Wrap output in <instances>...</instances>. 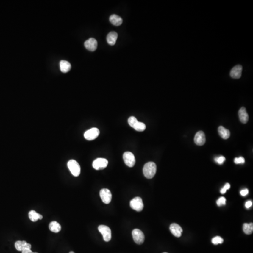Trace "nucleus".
Masks as SVG:
<instances>
[{
    "instance_id": "nucleus-10",
    "label": "nucleus",
    "mask_w": 253,
    "mask_h": 253,
    "mask_svg": "<svg viewBox=\"0 0 253 253\" xmlns=\"http://www.w3.org/2000/svg\"><path fill=\"white\" fill-rule=\"evenodd\" d=\"M99 195L104 204H108L111 201L112 195L109 189L107 188L101 189L99 192Z\"/></svg>"
},
{
    "instance_id": "nucleus-24",
    "label": "nucleus",
    "mask_w": 253,
    "mask_h": 253,
    "mask_svg": "<svg viewBox=\"0 0 253 253\" xmlns=\"http://www.w3.org/2000/svg\"><path fill=\"white\" fill-rule=\"evenodd\" d=\"M211 242L214 245H218V244H222L224 242V240L221 237L216 236L213 238Z\"/></svg>"
},
{
    "instance_id": "nucleus-27",
    "label": "nucleus",
    "mask_w": 253,
    "mask_h": 253,
    "mask_svg": "<svg viewBox=\"0 0 253 253\" xmlns=\"http://www.w3.org/2000/svg\"><path fill=\"white\" fill-rule=\"evenodd\" d=\"M234 162L236 164H243L245 163V159L242 157H236L234 160Z\"/></svg>"
},
{
    "instance_id": "nucleus-1",
    "label": "nucleus",
    "mask_w": 253,
    "mask_h": 253,
    "mask_svg": "<svg viewBox=\"0 0 253 253\" xmlns=\"http://www.w3.org/2000/svg\"><path fill=\"white\" fill-rule=\"evenodd\" d=\"M156 171V165L154 162H148L146 163L143 166V174L147 179L152 178L155 175Z\"/></svg>"
},
{
    "instance_id": "nucleus-8",
    "label": "nucleus",
    "mask_w": 253,
    "mask_h": 253,
    "mask_svg": "<svg viewBox=\"0 0 253 253\" xmlns=\"http://www.w3.org/2000/svg\"><path fill=\"white\" fill-rule=\"evenodd\" d=\"M107 160L104 158H98L94 161L93 163V166L95 169L97 170L105 169L108 165Z\"/></svg>"
},
{
    "instance_id": "nucleus-19",
    "label": "nucleus",
    "mask_w": 253,
    "mask_h": 253,
    "mask_svg": "<svg viewBox=\"0 0 253 253\" xmlns=\"http://www.w3.org/2000/svg\"><path fill=\"white\" fill-rule=\"evenodd\" d=\"M218 133L220 137L224 139L229 138L230 136V132L227 129L224 128V127L219 126L218 129Z\"/></svg>"
},
{
    "instance_id": "nucleus-7",
    "label": "nucleus",
    "mask_w": 253,
    "mask_h": 253,
    "mask_svg": "<svg viewBox=\"0 0 253 253\" xmlns=\"http://www.w3.org/2000/svg\"><path fill=\"white\" fill-rule=\"evenodd\" d=\"M123 159L127 166L130 167L134 166L135 163V157L131 152H124L123 154Z\"/></svg>"
},
{
    "instance_id": "nucleus-17",
    "label": "nucleus",
    "mask_w": 253,
    "mask_h": 253,
    "mask_svg": "<svg viewBox=\"0 0 253 253\" xmlns=\"http://www.w3.org/2000/svg\"><path fill=\"white\" fill-rule=\"evenodd\" d=\"M118 38V34L115 32H109L107 36V42L110 45L113 46L115 45Z\"/></svg>"
},
{
    "instance_id": "nucleus-32",
    "label": "nucleus",
    "mask_w": 253,
    "mask_h": 253,
    "mask_svg": "<svg viewBox=\"0 0 253 253\" xmlns=\"http://www.w3.org/2000/svg\"><path fill=\"white\" fill-rule=\"evenodd\" d=\"M226 192H227V190L226 189H224V188H223L222 189H221V190H220V193H221L222 194H224L226 193Z\"/></svg>"
},
{
    "instance_id": "nucleus-34",
    "label": "nucleus",
    "mask_w": 253,
    "mask_h": 253,
    "mask_svg": "<svg viewBox=\"0 0 253 253\" xmlns=\"http://www.w3.org/2000/svg\"></svg>"
},
{
    "instance_id": "nucleus-14",
    "label": "nucleus",
    "mask_w": 253,
    "mask_h": 253,
    "mask_svg": "<svg viewBox=\"0 0 253 253\" xmlns=\"http://www.w3.org/2000/svg\"><path fill=\"white\" fill-rule=\"evenodd\" d=\"M242 67L241 65H238L235 66L230 72V76L232 78L238 79L241 77L242 74Z\"/></svg>"
},
{
    "instance_id": "nucleus-5",
    "label": "nucleus",
    "mask_w": 253,
    "mask_h": 253,
    "mask_svg": "<svg viewBox=\"0 0 253 253\" xmlns=\"http://www.w3.org/2000/svg\"><path fill=\"white\" fill-rule=\"evenodd\" d=\"M132 235L134 240L137 244H142L144 242L145 237L141 230L138 229H134L132 231Z\"/></svg>"
},
{
    "instance_id": "nucleus-35",
    "label": "nucleus",
    "mask_w": 253,
    "mask_h": 253,
    "mask_svg": "<svg viewBox=\"0 0 253 253\" xmlns=\"http://www.w3.org/2000/svg\"></svg>"
},
{
    "instance_id": "nucleus-22",
    "label": "nucleus",
    "mask_w": 253,
    "mask_h": 253,
    "mask_svg": "<svg viewBox=\"0 0 253 253\" xmlns=\"http://www.w3.org/2000/svg\"><path fill=\"white\" fill-rule=\"evenodd\" d=\"M29 218L32 222H36L38 220L42 219L43 217L41 215L38 213L35 210H31L29 213Z\"/></svg>"
},
{
    "instance_id": "nucleus-11",
    "label": "nucleus",
    "mask_w": 253,
    "mask_h": 253,
    "mask_svg": "<svg viewBox=\"0 0 253 253\" xmlns=\"http://www.w3.org/2000/svg\"><path fill=\"white\" fill-rule=\"evenodd\" d=\"M206 141V138L203 131H198L194 138V142L196 145L202 146L204 144Z\"/></svg>"
},
{
    "instance_id": "nucleus-28",
    "label": "nucleus",
    "mask_w": 253,
    "mask_h": 253,
    "mask_svg": "<svg viewBox=\"0 0 253 253\" xmlns=\"http://www.w3.org/2000/svg\"><path fill=\"white\" fill-rule=\"evenodd\" d=\"M240 193L241 194V196H246L249 194V190L248 189H243L240 191Z\"/></svg>"
},
{
    "instance_id": "nucleus-16",
    "label": "nucleus",
    "mask_w": 253,
    "mask_h": 253,
    "mask_svg": "<svg viewBox=\"0 0 253 253\" xmlns=\"http://www.w3.org/2000/svg\"><path fill=\"white\" fill-rule=\"evenodd\" d=\"M239 117L240 121L242 123L245 124L249 121V115L246 112V109L242 107L239 111Z\"/></svg>"
},
{
    "instance_id": "nucleus-13",
    "label": "nucleus",
    "mask_w": 253,
    "mask_h": 253,
    "mask_svg": "<svg viewBox=\"0 0 253 253\" xmlns=\"http://www.w3.org/2000/svg\"><path fill=\"white\" fill-rule=\"evenodd\" d=\"M170 230L171 233L176 237H180L183 232L182 227L176 223H173L170 226Z\"/></svg>"
},
{
    "instance_id": "nucleus-21",
    "label": "nucleus",
    "mask_w": 253,
    "mask_h": 253,
    "mask_svg": "<svg viewBox=\"0 0 253 253\" xmlns=\"http://www.w3.org/2000/svg\"><path fill=\"white\" fill-rule=\"evenodd\" d=\"M49 228L51 231L55 233L59 232L61 230V226L56 221H52L49 225Z\"/></svg>"
},
{
    "instance_id": "nucleus-6",
    "label": "nucleus",
    "mask_w": 253,
    "mask_h": 253,
    "mask_svg": "<svg viewBox=\"0 0 253 253\" xmlns=\"http://www.w3.org/2000/svg\"><path fill=\"white\" fill-rule=\"evenodd\" d=\"M130 206L132 209L136 211H142L143 210V204L142 198L140 197H135L130 202Z\"/></svg>"
},
{
    "instance_id": "nucleus-2",
    "label": "nucleus",
    "mask_w": 253,
    "mask_h": 253,
    "mask_svg": "<svg viewBox=\"0 0 253 253\" xmlns=\"http://www.w3.org/2000/svg\"><path fill=\"white\" fill-rule=\"evenodd\" d=\"M128 123L129 125L134 128L136 131L142 132L146 129V125L143 122H139L137 120V118L134 116H131L128 119Z\"/></svg>"
},
{
    "instance_id": "nucleus-3",
    "label": "nucleus",
    "mask_w": 253,
    "mask_h": 253,
    "mask_svg": "<svg viewBox=\"0 0 253 253\" xmlns=\"http://www.w3.org/2000/svg\"><path fill=\"white\" fill-rule=\"evenodd\" d=\"M68 167L73 176L77 177L80 174V166L78 162L75 160H72L68 162Z\"/></svg>"
},
{
    "instance_id": "nucleus-26",
    "label": "nucleus",
    "mask_w": 253,
    "mask_h": 253,
    "mask_svg": "<svg viewBox=\"0 0 253 253\" xmlns=\"http://www.w3.org/2000/svg\"><path fill=\"white\" fill-rule=\"evenodd\" d=\"M215 162L218 163L219 165L223 164L224 162L226 160V158L224 156H220L219 157H216L214 159Z\"/></svg>"
},
{
    "instance_id": "nucleus-12",
    "label": "nucleus",
    "mask_w": 253,
    "mask_h": 253,
    "mask_svg": "<svg viewBox=\"0 0 253 253\" xmlns=\"http://www.w3.org/2000/svg\"><path fill=\"white\" fill-rule=\"evenodd\" d=\"M85 46L87 50L93 52L97 49L98 42L94 38H91L85 42Z\"/></svg>"
},
{
    "instance_id": "nucleus-33",
    "label": "nucleus",
    "mask_w": 253,
    "mask_h": 253,
    "mask_svg": "<svg viewBox=\"0 0 253 253\" xmlns=\"http://www.w3.org/2000/svg\"><path fill=\"white\" fill-rule=\"evenodd\" d=\"M69 253H75L73 251H71V252H69Z\"/></svg>"
},
{
    "instance_id": "nucleus-4",
    "label": "nucleus",
    "mask_w": 253,
    "mask_h": 253,
    "mask_svg": "<svg viewBox=\"0 0 253 253\" xmlns=\"http://www.w3.org/2000/svg\"><path fill=\"white\" fill-rule=\"evenodd\" d=\"M99 232L102 235L104 240L106 242L110 241L112 238L111 230L109 227L105 225H100L98 227Z\"/></svg>"
},
{
    "instance_id": "nucleus-25",
    "label": "nucleus",
    "mask_w": 253,
    "mask_h": 253,
    "mask_svg": "<svg viewBox=\"0 0 253 253\" xmlns=\"http://www.w3.org/2000/svg\"><path fill=\"white\" fill-rule=\"evenodd\" d=\"M217 204L218 206L224 205L226 204V199L224 197H221L218 199L217 201Z\"/></svg>"
},
{
    "instance_id": "nucleus-30",
    "label": "nucleus",
    "mask_w": 253,
    "mask_h": 253,
    "mask_svg": "<svg viewBox=\"0 0 253 253\" xmlns=\"http://www.w3.org/2000/svg\"><path fill=\"white\" fill-rule=\"evenodd\" d=\"M22 253H34L31 249H24L22 251Z\"/></svg>"
},
{
    "instance_id": "nucleus-18",
    "label": "nucleus",
    "mask_w": 253,
    "mask_h": 253,
    "mask_svg": "<svg viewBox=\"0 0 253 253\" xmlns=\"http://www.w3.org/2000/svg\"><path fill=\"white\" fill-rule=\"evenodd\" d=\"M110 22L113 25L115 26H119L122 24L123 20L120 16L115 14H113L110 16L109 18Z\"/></svg>"
},
{
    "instance_id": "nucleus-29",
    "label": "nucleus",
    "mask_w": 253,
    "mask_h": 253,
    "mask_svg": "<svg viewBox=\"0 0 253 253\" xmlns=\"http://www.w3.org/2000/svg\"><path fill=\"white\" fill-rule=\"evenodd\" d=\"M252 205V202L250 201H249L246 202L245 204V207L246 208H247V209H249L250 207H251Z\"/></svg>"
},
{
    "instance_id": "nucleus-31",
    "label": "nucleus",
    "mask_w": 253,
    "mask_h": 253,
    "mask_svg": "<svg viewBox=\"0 0 253 253\" xmlns=\"http://www.w3.org/2000/svg\"><path fill=\"white\" fill-rule=\"evenodd\" d=\"M223 188H224V189H226L227 190H228V189H230V184H229V183H226V185H224V187Z\"/></svg>"
},
{
    "instance_id": "nucleus-15",
    "label": "nucleus",
    "mask_w": 253,
    "mask_h": 253,
    "mask_svg": "<svg viewBox=\"0 0 253 253\" xmlns=\"http://www.w3.org/2000/svg\"><path fill=\"white\" fill-rule=\"evenodd\" d=\"M15 246L17 250L22 251L24 249H31L32 246L25 241H17L15 244Z\"/></svg>"
},
{
    "instance_id": "nucleus-9",
    "label": "nucleus",
    "mask_w": 253,
    "mask_h": 253,
    "mask_svg": "<svg viewBox=\"0 0 253 253\" xmlns=\"http://www.w3.org/2000/svg\"><path fill=\"white\" fill-rule=\"evenodd\" d=\"M99 134V129L98 128H93L85 132L84 137L86 140L91 141L97 138Z\"/></svg>"
},
{
    "instance_id": "nucleus-20",
    "label": "nucleus",
    "mask_w": 253,
    "mask_h": 253,
    "mask_svg": "<svg viewBox=\"0 0 253 253\" xmlns=\"http://www.w3.org/2000/svg\"><path fill=\"white\" fill-rule=\"evenodd\" d=\"M60 66L61 71L63 73L68 72L71 70V63L69 62L64 60H62L60 62Z\"/></svg>"
},
{
    "instance_id": "nucleus-23",
    "label": "nucleus",
    "mask_w": 253,
    "mask_h": 253,
    "mask_svg": "<svg viewBox=\"0 0 253 253\" xmlns=\"http://www.w3.org/2000/svg\"><path fill=\"white\" fill-rule=\"evenodd\" d=\"M243 232L246 235H251L253 232V224L252 223L250 224L245 223L243 225Z\"/></svg>"
}]
</instances>
